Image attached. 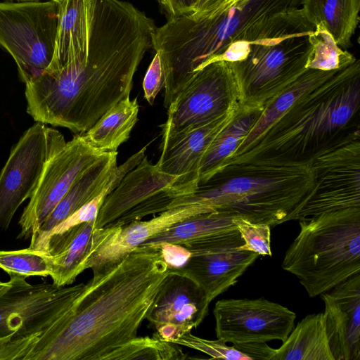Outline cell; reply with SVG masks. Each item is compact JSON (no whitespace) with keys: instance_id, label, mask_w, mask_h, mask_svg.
<instances>
[{"instance_id":"obj_1","label":"cell","mask_w":360,"mask_h":360,"mask_svg":"<svg viewBox=\"0 0 360 360\" xmlns=\"http://www.w3.org/2000/svg\"><path fill=\"white\" fill-rule=\"evenodd\" d=\"M155 28L154 21L129 2L94 0L86 58L49 65L26 83L27 113L37 122L85 133L129 97Z\"/></svg>"},{"instance_id":"obj_2","label":"cell","mask_w":360,"mask_h":360,"mask_svg":"<svg viewBox=\"0 0 360 360\" xmlns=\"http://www.w3.org/2000/svg\"><path fill=\"white\" fill-rule=\"evenodd\" d=\"M169 271L160 248L139 246L93 274L72 309L39 336L24 360H109L137 337Z\"/></svg>"},{"instance_id":"obj_3","label":"cell","mask_w":360,"mask_h":360,"mask_svg":"<svg viewBox=\"0 0 360 360\" xmlns=\"http://www.w3.org/2000/svg\"><path fill=\"white\" fill-rule=\"evenodd\" d=\"M301 0H238L207 16L191 14L168 18L156 27L152 48L158 51L165 73L164 105L168 106L195 71L213 63L231 44H251L280 35L282 12L300 8Z\"/></svg>"},{"instance_id":"obj_4","label":"cell","mask_w":360,"mask_h":360,"mask_svg":"<svg viewBox=\"0 0 360 360\" xmlns=\"http://www.w3.org/2000/svg\"><path fill=\"white\" fill-rule=\"evenodd\" d=\"M359 110L356 59L297 100L224 166L255 160L309 163L321 151L360 134Z\"/></svg>"},{"instance_id":"obj_5","label":"cell","mask_w":360,"mask_h":360,"mask_svg":"<svg viewBox=\"0 0 360 360\" xmlns=\"http://www.w3.org/2000/svg\"><path fill=\"white\" fill-rule=\"evenodd\" d=\"M313 182L309 163L255 160L231 164L192 193L174 199L169 209L202 204L272 228L297 220Z\"/></svg>"},{"instance_id":"obj_6","label":"cell","mask_w":360,"mask_h":360,"mask_svg":"<svg viewBox=\"0 0 360 360\" xmlns=\"http://www.w3.org/2000/svg\"><path fill=\"white\" fill-rule=\"evenodd\" d=\"M299 224L281 266L297 277L309 297L360 274V208L321 214Z\"/></svg>"},{"instance_id":"obj_7","label":"cell","mask_w":360,"mask_h":360,"mask_svg":"<svg viewBox=\"0 0 360 360\" xmlns=\"http://www.w3.org/2000/svg\"><path fill=\"white\" fill-rule=\"evenodd\" d=\"M309 34L251 44L244 59L230 63L240 88L242 105L263 108L307 70L312 49Z\"/></svg>"},{"instance_id":"obj_8","label":"cell","mask_w":360,"mask_h":360,"mask_svg":"<svg viewBox=\"0 0 360 360\" xmlns=\"http://www.w3.org/2000/svg\"><path fill=\"white\" fill-rule=\"evenodd\" d=\"M58 24L55 1L0 2V47L13 57L25 84L50 65Z\"/></svg>"},{"instance_id":"obj_9","label":"cell","mask_w":360,"mask_h":360,"mask_svg":"<svg viewBox=\"0 0 360 360\" xmlns=\"http://www.w3.org/2000/svg\"><path fill=\"white\" fill-rule=\"evenodd\" d=\"M0 289V338L13 340L41 335L73 307L84 283L70 287L30 284L26 278L9 276Z\"/></svg>"},{"instance_id":"obj_10","label":"cell","mask_w":360,"mask_h":360,"mask_svg":"<svg viewBox=\"0 0 360 360\" xmlns=\"http://www.w3.org/2000/svg\"><path fill=\"white\" fill-rule=\"evenodd\" d=\"M184 192L179 177L162 172L145 155L105 197L94 229L122 226L160 213Z\"/></svg>"},{"instance_id":"obj_11","label":"cell","mask_w":360,"mask_h":360,"mask_svg":"<svg viewBox=\"0 0 360 360\" xmlns=\"http://www.w3.org/2000/svg\"><path fill=\"white\" fill-rule=\"evenodd\" d=\"M314 182L297 220L360 208V134L321 151L309 162Z\"/></svg>"},{"instance_id":"obj_12","label":"cell","mask_w":360,"mask_h":360,"mask_svg":"<svg viewBox=\"0 0 360 360\" xmlns=\"http://www.w3.org/2000/svg\"><path fill=\"white\" fill-rule=\"evenodd\" d=\"M65 144L58 130L36 122L13 146L0 172V229H8L18 207L34 191L46 163Z\"/></svg>"},{"instance_id":"obj_13","label":"cell","mask_w":360,"mask_h":360,"mask_svg":"<svg viewBox=\"0 0 360 360\" xmlns=\"http://www.w3.org/2000/svg\"><path fill=\"white\" fill-rule=\"evenodd\" d=\"M240 104V88L230 63H209L195 71L169 105L162 131L175 133L205 124Z\"/></svg>"},{"instance_id":"obj_14","label":"cell","mask_w":360,"mask_h":360,"mask_svg":"<svg viewBox=\"0 0 360 360\" xmlns=\"http://www.w3.org/2000/svg\"><path fill=\"white\" fill-rule=\"evenodd\" d=\"M104 154L82 134L75 135L46 165L19 220L18 238L32 240L48 216L75 181Z\"/></svg>"},{"instance_id":"obj_15","label":"cell","mask_w":360,"mask_h":360,"mask_svg":"<svg viewBox=\"0 0 360 360\" xmlns=\"http://www.w3.org/2000/svg\"><path fill=\"white\" fill-rule=\"evenodd\" d=\"M243 243L235 229L182 244L191 257L184 266L174 270L193 280L211 302L234 285L259 256L239 250Z\"/></svg>"},{"instance_id":"obj_16","label":"cell","mask_w":360,"mask_h":360,"mask_svg":"<svg viewBox=\"0 0 360 360\" xmlns=\"http://www.w3.org/2000/svg\"><path fill=\"white\" fill-rule=\"evenodd\" d=\"M217 339L233 345L285 340L296 314L264 298L223 299L213 309Z\"/></svg>"},{"instance_id":"obj_17","label":"cell","mask_w":360,"mask_h":360,"mask_svg":"<svg viewBox=\"0 0 360 360\" xmlns=\"http://www.w3.org/2000/svg\"><path fill=\"white\" fill-rule=\"evenodd\" d=\"M215 211L202 204H191L169 208L148 221H135L122 226L94 230L90 255L86 269L93 274L115 265L150 238L173 224L192 216Z\"/></svg>"},{"instance_id":"obj_18","label":"cell","mask_w":360,"mask_h":360,"mask_svg":"<svg viewBox=\"0 0 360 360\" xmlns=\"http://www.w3.org/2000/svg\"><path fill=\"white\" fill-rule=\"evenodd\" d=\"M210 302L190 278L169 269L146 319L163 340L172 342L197 328L208 314Z\"/></svg>"},{"instance_id":"obj_19","label":"cell","mask_w":360,"mask_h":360,"mask_svg":"<svg viewBox=\"0 0 360 360\" xmlns=\"http://www.w3.org/2000/svg\"><path fill=\"white\" fill-rule=\"evenodd\" d=\"M242 104L202 125L175 133L162 132L160 171L180 178L188 194L198 187L201 161L217 136L231 122ZM187 194V195H188Z\"/></svg>"},{"instance_id":"obj_20","label":"cell","mask_w":360,"mask_h":360,"mask_svg":"<svg viewBox=\"0 0 360 360\" xmlns=\"http://www.w3.org/2000/svg\"><path fill=\"white\" fill-rule=\"evenodd\" d=\"M334 360L360 359V274L319 295Z\"/></svg>"},{"instance_id":"obj_21","label":"cell","mask_w":360,"mask_h":360,"mask_svg":"<svg viewBox=\"0 0 360 360\" xmlns=\"http://www.w3.org/2000/svg\"><path fill=\"white\" fill-rule=\"evenodd\" d=\"M117 152H105L89 168L58 202L30 240V248L45 252L51 231L98 195L107 186L117 167Z\"/></svg>"},{"instance_id":"obj_22","label":"cell","mask_w":360,"mask_h":360,"mask_svg":"<svg viewBox=\"0 0 360 360\" xmlns=\"http://www.w3.org/2000/svg\"><path fill=\"white\" fill-rule=\"evenodd\" d=\"M58 24L55 52L50 65L86 58L91 29L94 0H54Z\"/></svg>"},{"instance_id":"obj_23","label":"cell","mask_w":360,"mask_h":360,"mask_svg":"<svg viewBox=\"0 0 360 360\" xmlns=\"http://www.w3.org/2000/svg\"><path fill=\"white\" fill-rule=\"evenodd\" d=\"M94 221L82 223L49 237L45 252L51 257L53 271L50 276L53 284L70 285L86 269L91 250Z\"/></svg>"},{"instance_id":"obj_24","label":"cell","mask_w":360,"mask_h":360,"mask_svg":"<svg viewBox=\"0 0 360 360\" xmlns=\"http://www.w3.org/2000/svg\"><path fill=\"white\" fill-rule=\"evenodd\" d=\"M300 8L314 27L322 23L341 49L352 46L359 21L360 0H301Z\"/></svg>"},{"instance_id":"obj_25","label":"cell","mask_w":360,"mask_h":360,"mask_svg":"<svg viewBox=\"0 0 360 360\" xmlns=\"http://www.w3.org/2000/svg\"><path fill=\"white\" fill-rule=\"evenodd\" d=\"M274 360H334L323 313L308 314L298 322L276 349Z\"/></svg>"},{"instance_id":"obj_26","label":"cell","mask_w":360,"mask_h":360,"mask_svg":"<svg viewBox=\"0 0 360 360\" xmlns=\"http://www.w3.org/2000/svg\"><path fill=\"white\" fill-rule=\"evenodd\" d=\"M263 108L241 105L236 116L217 136L200 166L198 185L206 182L224 166L258 120Z\"/></svg>"},{"instance_id":"obj_27","label":"cell","mask_w":360,"mask_h":360,"mask_svg":"<svg viewBox=\"0 0 360 360\" xmlns=\"http://www.w3.org/2000/svg\"><path fill=\"white\" fill-rule=\"evenodd\" d=\"M137 98H124L108 110L82 134L88 143L101 153L117 151L127 141L138 120Z\"/></svg>"},{"instance_id":"obj_28","label":"cell","mask_w":360,"mask_h":360,"mask_svg":"<svg viewBox=\"0 0 360 360\" xmlns=\"http://www.w3.org/2000/svg\"><path fill=\"white\" fill-rule=\"evenodd\" d=\"M339 70L323 71L308 68L283 92L275 97L263 108V110L257 122L252 126L244 140L240 143L233 154L227 159L224 166L229 160L240 153L254 141H255L297 100L327 80Z\"/></svg>"},{"instance_id":"obj_29","label":"cell","mask_w":360,"mask_h":360,"mask_svg":"<svg viewBox=\"0 0 360 360\" xmlns=\"http://www.w3.org/2000/svg\"><path fill=\"white\" fill-rule=\"evenodd\" d=\"M236 215L222 210L194 215L173 224L150 238L140 246L158 248L163 243L182 245L238 229L233 222Z\"/></svg>"},{"instance_id":"obj_30","label":"cell","mask_w":360,"mask_h":360,"mask_svg":"<svg viewBox=\"0 0 360 360\" xmlns=\"http://www.w3.org/2000/svg\"><path fill=\"white\" fill-rule=\"evenodd\" d=\"M308 39L312 49L306 68L330 71L344 68L356 58L348 51L338 46L332 35L322 23L315 25Z\"/></svg>"},{"instance_id":"obj_31","label":"cell","mask_w":360,"mask_h":360,"mask_svg":"<svg viewBox=\"0 0 360 360\" xmlns=\"http://www.w3.org/2000/svg\"><path fill=\"white\" fill-rule=\"evenodd\" d=\"M180 345L162 340L155 333L152 337H136L112 353L109 360H183L186 354Z\"/></svg>"},{"instance_id":"obj_32","label":"cell","mask_w":360,"mask_h":360,"mask_svg":"<svg viewBox=\"0 0 360 360\" xmlns=\"http://www.w3.org/2000/svg\"><path fill=\"white\" fill-rule=\"evenodd\" d=\"M0 269L9 276H50L53 271L51 256L30 248L20 250H0Z\"/></svg>"},{"instance_id":"obj_33","label":"cell","mask_w":360,"mask_h":360,"mask_svg":"<svg viewBox=\"0 0 360 360\" xmlns=\"http://www.w3.org/2000/svg\"><path fill=\"white\" fill-rule=\"evenodd\" d=\"M233 222L244 242L238 248L239 250L271 257V227L269 225L252 222L238 214L234 217Z\"/></svg>"},{"instance_id":"obj_34","label":"cell","mask_w":360,"mask_h":360,"mask_svg":"<svg viewBox=\"0 0 360 360\" xmlns=\"http://www.w3.org/2000/svg\"><path fill=\"white\" fill-rule=\"evenodd\" d=\"M172 342L205 353L214 359L251 360L249 356L240 352L233 346H228L225 342L217 339H203L186 333Z\"/></svg>"},{"instance_id":"obj_35","label":"cell","mask_w":360,"mask_h":360,"mask_svg":"<svg viewBox=\"0 0 360 360\" xmlns=\"http://www.w3.org/2000/svg\"><path fill=\"white\" fill-rule=\"evenodd\" d=\"M165 82V73L160 54L158 51H155L143 82L144 98L150 105L153 104L157 95L164 87Z\"/></svg>"},{"instance_id":"obj_36","label":"cell","mask_w":360,"mask_h":360,"mask_svg":"<svg viewBox=\"0 0 360 360\" xmlns=\"http://www.w3.org/2000/svg\"><path fill=\"white\" fill-rule=\"evenodd\" d=\"M13 340V335L0 338V360H24L39 336Z\"/></svg>"},{"instance_id":"obj_37","label":"cell","mask_w":360,"mask_h":360,"mask_svg":"<svg viewBox=\"0 0 360 360\" xmlns=\"http://www.w3.org/2000/svg\"><path fill=\"white\" fill-rule=\"evenodd\" d=\"M160 249L162 256L169 269H179L184 266L191 257L189 250L181 244L163 243Z\"/></svg>"},{"instance_id":"obj_38","label":"cell","mask_w":360,"mask_h":360,"mask_svg":"<svg viewBox=\"0 0 360 360\" xmlns=\"http://www.w3.org/2000/svg\"><path fill=\"white\" fill-rule=\"evenodd\" d=\"M240 352L252 359L274 360L276 349L269 346L266 342H251L233 345Z\"/></svg>"},{"instance_id":"obj_39","label":"cell","mask_w":360,"mask_h":360,"mask_svg":"<svg viewBox=\"0 0 360 360\" xmlns=\"http://www.w3.org/2000/svg\"><path fill=\"white\" fill-rule=\"evenodd\" d=\"M167 12L168 18L189 15L194 12L199 0H158Z\"/></svg>"},{"instance_id":"obj_40","label":"cell","mask_w":360,"mask_h":360,"mask_svg":"<svg viewBox=\"0 0 360 360\" xmlns=\"http://www.w3.org/2000/svg\"><path fill=\"white\" fill-rule=\"evenodd\" d=\"M236 0H199L191 15L195 16L212 15L231 7Z\"/></svg>"},{"instance_id":"obj_41","label":"cell","mask_w":360,"mask_h":360,"mask_svg":"<svg viewBox=\"0 0 360 360\" xmlns=\"http://www.w3.org/2000/svg\"><path fill=\"white\" fill-rule=\"evenodd\" d=\"M6 1H15L17 2H22V1H54V0H6Z\"/></svg>"},{"instance_id":"obj_42","label":"cell","mask_w":360,"mask_h":360,"mask_svg":"<svg viewBox=\"0 0 360 360\" xmlns=\"http://www.w3.org/2000/svg\"><path fill=\"white\" fill-rule=\"evenodd\" d=\"M6 282H2L1 280H0V289L1 288H3L5 285H6Z\"/></svg>"},{"instance_id":"obj_43","label":"cell","mask_w":360,"mask_h":360,"mask_svg":"<svg viewBox=\"0 0 360 360\" xmlns=\"http://www.w3.org/2000/svg\"><path fill=\"white\" fill-rule=\"evenodd\" d=\"M238 1V0H236V1Z\"/></svg>"}]
</instances>
